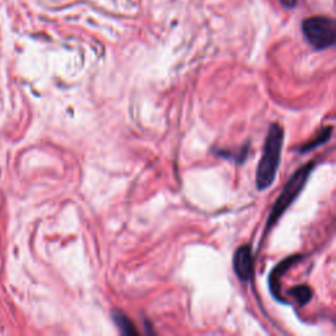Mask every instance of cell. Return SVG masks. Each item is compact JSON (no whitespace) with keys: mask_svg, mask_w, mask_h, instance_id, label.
<instances>
[{"mask_svg":"<svg viewBox=\"0 0 336 336\" xmlns=\"http://www.w3.org/2000/svg\"><path fill=\"white\" fill-rule=\"evenodd\" d=\"M282 145H284V129L278 124L269 126L268 134L263 147V155L257 164L256 186L259 190L268 189L277 176L281 162Z\"/></svg>","mask_w":336,"mask_h":336,"instance_id":"1","label":"cell"},{"mask_svg":"<svg viewBox=\"0 0 336 336\" xmlns=\"http://www.w3.org/2000/svg\"><path fill=\"white\" fill-rule=\"evenodd\" d=\"M315 167V163L311 162L309 164H305L297 170L293 175L291 176V179L286 181V184L282 188L281 193L277 197V201L275 202V205L272 206V210L269 214L268 223H267V229H269L271 226H273L282 214L286 211V209L293 204L294 200L300 196V193L302 192L303 186L306 185L307 180H309L310 175H311L313 170Z\"/></svg>","mask_w":336,"mask_h":336,"instance_id":"2","label":"cell"},{"mask_svg":"<svg viewBox=\"0 0 336 336\" xmlns=\"http://www.w3.org/2000/svg\"><path fill=\"white\" fill-rule=\"evenodd\" d=\"M302 33L315 50H326L335 45V24L326 16H313L303 20Z\"/></svg>","mask_w":336,"mask_h":336,"instance_id":"3","label":"cell"},{"mask_svg":"<svg viewBox=\"0 0 336 336\" xmlns=\"http://www.w3.org/2000/svg\"><path fill=\"white\" fill-rule=\"evenodd\" d=\"M232 267L241 281L248 282L254 277V256L248 245L241 246L234 254Z\"/></svg>","mask_w":336,"mask_h":336,"instance_id":"4","label":"cell"},{"mask_svg":"<svg viewBox=\"0 0 336 336\" xmlns=\"http://www.w3.org/2000/svg\"><path fill=\"white\" fill-rule=\"evenodd\" d=\"M112 318H113L114 323L119 328V331L125 333V335H135V333H138V330L134 327V323L130 321V318L125 313L119 311V310H113L112 311Z\"/></svg>","mask_w":336,"mask_h":336,"instance_id":"5","label":"cell"},{"mask_svg":"<svg viewBox=\"0 0 336 336\" xmlns=\"http://www.w3.org/2000/svg\"><path fill=\"white\" fill-rule=\"evenodd\" d=\"M298 257L300 256H291L289 259L284 260V261H281V263L278 264V266L273 269L272 273H271V277H269V285H271V291H272V293L275 294L276 297H277L278 294L277 292L278 277H280L287 268H291V267L293 266V263H296V260L298 259Z\"/></svg>","mask_w":336,"mask_h":336,"instance_id":"6","label":"cell"},{"mask_svg":"<svg viewBox=\"0 0 336 336\" xmlns=\"http://www.w3.org/2000/svg\"><path fill=\"white\" fill-rule=\"evenodd\" d=\"M331 133H332V128H331V126L324 128L323 130H322V132L313 139V141H310L307 145H303V146L300 149V151L301 153H307V151H311L313 149H315V147H318L319 145L326 143V142L330 139Z\"/></svg>","mask_w":336,"mask_h":336,"instance_id":"7","label":"cell"},{"mask_svg":"<svg viewBox=\"0 0 336 336\" xmlns=\"http://www.w3.org/2000/svg\"><path fill=\"white\" fill-rule=\"evenodd\" d=\"M291 296H293L297 302L300 303L301 306H303L313 298V291L307 285H300V286H296L294 289H292Z\"/></svg>","mask_w":336,"mask_h":336,"instance_id":"8","label":"cell"},{"mask_svg":"<svg viewBox=\"0 0 336 336\" xmlns=\"http://www.w3.org/2000/svg\"><path fill=\"white\" fill-rule=\"evenodd\" d=\"M247 153H248V147L245 146V147H242V149H239L238 154L231 153V151H220L218 155L225 156V158H227V159H234V160H236L238 163H242L243 160H245L246 156H247Z\"/></svg>","mask_w":336,"mask_h":336,"instance_id":"9","label":"cell"},{"mask_svg":"<svg viewBox=\"0 0 336 336\" xmlns=\"http://www.w3.org/2000/svg\"><path fill=\"white\" fill-rule=\"evenodd\" d=\"M281 2V4L284 7H286V8H294L297 4V0H280Z\"/></svg>","mask_w":336,"mask_h":336,"instance_id":"10","label":"cell"}]
</instances>
